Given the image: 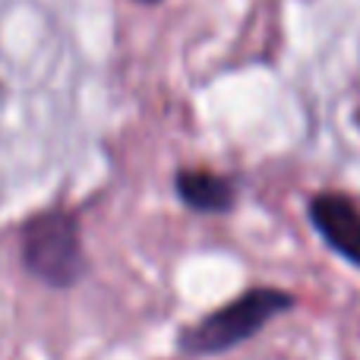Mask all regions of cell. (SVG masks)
I'll use <instances>...</instances> for the list:
<instances>
[{
    "mask_svg": "<svg viewBox=\"0 0 360 360\" xmlns=\"http://www.w3.org/2000/svg\"><path fill=\"white\" fill-rule=\"evenodd\" d=\"M143 4H158V0H143Z\"/></svg>",
    "mask_w": 360,
    "mask_h": 360,
    "instance_id": "5b68a950",
    "label": "cell"
},
{
    "mask_svg": "<svg viewBox=\"0 0 360 360\" xmlns=\"http://www.w3.org/2000/svg\"><path fill=\"white\" fill-rule=\"evenodd\" d=\"M297 307V297L275 285H256L243 291L240 297L221 304L218 310L205 313L199 323L180 332V351L193 357L224 354V351L247 345L253 335H259L272 319L285 316Z\"/></svg>",
    "mask_w": 360,
    "mask_h": 360,
    "instance_id": "6da1fadb",
    "label": "cell"
},
{
    "mask_svg": "<svg viewBox=\"0 0 360 360\" xmlns=\"http://www.w3.org/2000/svg\"><path fill=\"white\" fill-rule=\"evenodd\" d=\"M174 190L186 209L202 215H228L237 202L234 180L205 168H180L174 174Z\"/></svg>",
    "mask_w": 360,
    "mask_h": 360,
    "instance_id": "277c9868",
    "label": "cell"
},
{
    "mask_svg": "<svg viewBox=\"0 0 360 360\" xmlns=\"http://www.w3.org/2000/svg\"><path fill=\"white\" fill-rule=\"evenodd\" d=\"M22 259L32 275L54 288H70L86 272L79 224L70 212H41L22 228Z\"/></svg>",
    "mask_w": 360,
    "mask_h": 360,
    "instance_id": "7a4b0ae2",
    "label": "cell"
},
{
    "mask_svg": "<svg viewBox=\"0 0 360 360\" xmlns=\"http://www.w3.org/2000/svg\"><path fill=\"white\" fill-rule=\"evenodd\" d=\"M307 215L326 247L360 269V205L354 199L332 190L316 193L307 205Z\"/></svg>",
    "mask_w": 360,
    "mask_h": 360,
    "instance_id": "3957f363",
    "label": "cell"
}]
</instances>
